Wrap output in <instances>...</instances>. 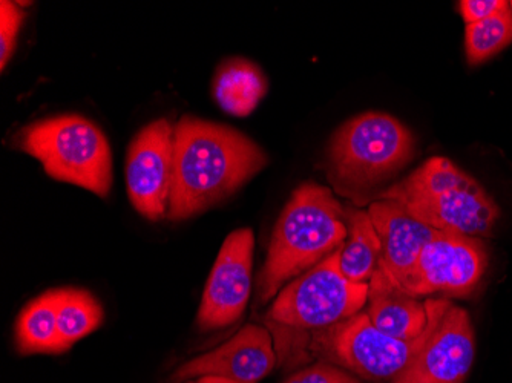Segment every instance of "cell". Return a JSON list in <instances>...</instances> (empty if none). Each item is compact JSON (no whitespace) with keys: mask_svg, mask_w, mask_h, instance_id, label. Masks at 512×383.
Here are the masks:
<instances>
[{"mask_svg":"<svg viewBox=\"0 0 512 383\" xmlns=\"http://www.w3.org/2000/svg\"><path fill=\"white\" fill-rule=\"evenodd\" d=\"M255 236L250 229L230 233L207 279L197 324L203 331L220 330L243 316L252 292Z\"/></svg>","mask_w":512,"mask_h":383,"instance_id":"obj_11","label":"cell"},{"mask_svg":"<svg viewBox=\"0 0 512 383\" xmlns=\"http://www.w3.org/2000/svg\"><path fill=\"white\" fill-rule=\"evenodd\" d=\"M339 249L276 295L266 322L278 361L292 364L307 336L358 315L367 305L368 282L348 281L342 275Z\"/></svg>","mask_w":512,"mask_h":383,"instance_id":"obj_4","label":"cell"},{"mask_svg":"<svg viewBox=\"0 0 512 383\" xmlns=\"http://www.w3.org/2000/svg\"><path fill=\"white\" fill-rule=\"evenodd\" d=\"M414 137L398 118L365 112L333 134L327 149V175L336 192L356 204L398 174L413 158Z\"/></svg>","mask_w":512,"mask_h":383,"instance_id":"obj_5","label":"cell"},{"mask_svg":"<svg viewBox=\"0 0 512 383\" xmlns=\"http://www.w3.org/2000/svg\"><path fill=\"white\" fill-rule=\"evenodd\" d=\"M16 143L54 180L83 187L100 198L111 192V148L105 134L86 118L60 115L31 123L16 135Z\"/></svg>","mask_w":512,"mask_h":383,"instance_id":"obj_6","label":"cell"},{"mask_svg":"<svg viewBox=\"0 0 512 383\" xmlns=\"http://www.w3.org/2000/svg\"><path fill=\"white\" fill-rule=\"evenodd\" d=\"M347 235L345 207L332 189L310 181L301 184L273 229L266 262L258 276L261 304L278 295L286 282L329 258Z\"/></svg>","mask_w":512,"mask_h":383,"instance_id":"obj_2","label":"cell"},{"mask_svg":"<svg viewBox=\"0 0 512 383\" xmlns=\"http://www.w3.org/2000/svg\"><path fill=\"white\" fill-rule=\"evenodd\" d=\"M174 171V128L166 118L135 135L126 157V184L132 206L151 221L168 217Z\"/></svg>","mask_w":512,"mask_h":383,"instance_id":"obj_10","label":"cell"},{"mask_svg":"<svg viewBox=\"0 0 512 383\" xmlns=\"http://www.w3.org/2000/svg\"><path fill=\"white\" fill-rule=\"evenodd\" d=\"M509 8L511 5L506 0H463V2H459L460 16L467 25L496 16Z\"/></svg>","mask_w":512,"mask_h":383,"instance_id":"obj_22","label":"cell"},{"mask_svg":"<svg viewBox=\"0 0 512 383\" xmlns=\"http://www.w3.org/2000/svg\"><path fill=\"white\" fill-rule=\"evenodd\" d=\"M368 213L381 239V264L399 284L404 285L422 250L439 232L411 217L396 201H373L368 206Z\"/></svg>","mask_w":512,"mask_h":383,"instance_id":"obj_13","label":"cell"},{"mask_svg":"<svg viewBox=\"0 0 512 383\" xmlns=\"http://www.w3.org/2000/svg\"><path fill=\"white\" fill-rule=\"evenodd\" d=\"M396 201L411 217L437 232L485 238L491 235L500 209L479 181L453 161L433 157L407 178L375 198Z\"/></svg>","mask_w":512,"mask_h":383,"instance_id":"obj_3","label":"cell"},{"mask_svg":"<svg viewBox=\"0 0 512 383\" xmlns=\"http://www.w3.org/2000/svg\"><path fill=\"white\" fill-rule=\"evenodd\" d=\"M184 383H198V382H184Z\"/></svg>","mask_w":512,"mask_h":383,"instance_id":"obj_25","label":"cell"},{"mask_svg":"<svg viewBox=\"0 0 512 383\" xmlns=\"http://www.w3.org/2000/svg\"><path fill=\"white\" fill-rule=\"evenodd\" d=\"M198 383H240L235 382V380L230 379H224V377H201V379H198Z\"/></svg>","mask_w":512,"mask_h":383,"instance_id":"obj_23","label":"cell"},{"mask_svg":"<svg viewBox=\"0 0 512 383\" xmlns=\"http://www.w3.org/2000/svg\"><path fill=\"white\" fill-rule=\"evenodd\" d=\"M22 8L16 2L4 0L0 4V68L4 71L13 57L17 36L23 22Z\"/></svg>","mask_w":512,"mask_h":383,"instance_id":"obj_20","label":"cell"},{"mask_svg":"<svg viewBox=\"0 0 512 383\" xmlns=\"http://www.w3.org/2000/svg\"><path fill=\"white\" fill-rule=\"evenodd\" d=\"M59 295V336L69 350L102 325L103 308L91 293L82 289H57Z\"/></svg>","mask_w":512,"mask_h":383,"instance_id":"obj_18","label":"cell"},{"mask_svg":"<svg viewBox=\"0 0 512 383\" xmlns=\"http://www.w3.org/2000/svg\"><path fill=\"white\" fill-rule=\"evenodd\" d=\"M431 331L424 347L390 383H465L476 359V334L465 308L427 299Z\"/></svg>","mask_w":512,"mask_h":383,"instance_id":"obj_8","label":"cell"},{"mask_svg":"<svg viewBox=\"0 0 512 383\" xmlns=\"http://www.w3.org/2000/svg\"><path fill=\"white\" fill-rule=\"evenodd\" d=\"M16 344L22 354L63 353L59 336V295L43 293L20 311L16 322Z\"/></svg>","mask_w":512,"mask_h":383,"instance_id":"obj_16","label":"cell"},{"mask_svg":"<svg viewBox=\"0 0 512 383\" xmlns=\"http://www.w3.org/2000/svg\"><path fill=\"white\" fill-rule=\"evenodd\" d=\"M281 383H362L359 377L352 373L327 364V362H316L310 367L296 371L292 376L287 377Z\"/></svg>","mask_w":512,"mask_h":383,"instance_id":"obj_21","label":"cell"},{"mask_svg":"<svg viewBox=\"0 0 512 383\" xmlns=\"http://www.w3.org/2000/svg\"><path fill=\"white\" fill-rule=\"evenodd\" d=\"M214 91L215 99L224 111L247 117L266 95V77L247 60H229L218 69Z\"/></svg>","mask_w":512,"mask_h":383,"instance_id":"obj_17","label":"cell"},{"mask_svg":"<svg viewBox=\"0 0 512 383\" xmlns=\"http://www.w3.org/2000/svg\"><path fill=\"white\" fill-rule=\"evenodd\" d=\"M267 155L247 135L200 118L174 128V171L168 218L188 220L235 194L267 166Z\"/></svg>","mask_w":512,"mask_h":383,"instance_id":"obj_1","label":"cell"},{"mask_svg":"<svg viewBox=\"0 0 512 383\" xmlns=\"http://www.w3.org/2000/svg\"><path fill=\"white\" fill-rule=\"evenodd\" d=\"M278 362L275 341L269 328L249 324L234 338L209 353L181 365L171 383H184L201 377H224L240 383H258L269 376Z\"/></svg>","mask_w":512,"mask_h":383,"instance_id":"obj_12","label":"cell"},{"mask_svg":"<svg viewBox=\"0 0 512 383\" xmlns=\"http://www.w3.org/2000/svg\"><path fill=\"white\" fill-rule=\"evenodd\" d=\"M365 313L376 328L402 341L419 338L428 327L427 299L408 293L382 264L368 281Z\"/></svg>","mask_w":512,"mask_h":383,"instance_id":"obj_14","label":"cell"},{"mask_svg":"<svg viewBox=\"0 0 512 383\" xmlns=\"http://www.w3.org/2000/svg\"><path fill=\"white\" fill-rule=\"evenodd\" d=\"M348 235L339 249V269L352 282H368L381 264L382 246L368 210L345 207Z\"/></svg>","mask_w":512,"mask_h":383,"instance_id":"obj_15","label":"cell"},{"mask_svg":"<svg viewBox=\"0 0 512 383\" xmlns=\"http://www.w3.org/2000/svg\"><path fill=\"white\" fill-rule=\"evenodd\" d=\"M431 321L419 338L411 341L393 338L373 325L365 311L304 339L293 361L316 359L336 365L365 380H393L413 361L430 336ZM292 365V364H290Z\"/></svg>","mask_w":512,"mask_h":383,"instance_id":"obj_7","label":"cell"},{"mask_svg":"<svg viewBox=\"0 0 512 383\" xmlns=\"http://www.w3.org/2000/svg\"><path fill=\"white\" fill-rule=\"evenodd\" d=\"M509 5H511V10H512V2H509Z\"/></svg>","mask_w":512,"mask_h":383,"instance_id":"obj_24","label":"cell"},{"mask_svg":"<svg viewBox=\"0 0 512 383\" xmlns=\"http://www.w3.org/2000/svg\"><path fill=\"white\" fill-rule=\"evenodd\" d=\"M486 266L488 255L482 239L439 232L422 250L402 287L417 298L434 293L463 298L476 290Z\"/></svg>","mask_w":512,"mask_h":383,"instance_id":"obj_9","label":"cell"},{"mask_svg":"<svg viewBox=\"0 0 512 383\" xmlns=\"http://www.w3.org/2000/svg\"><path fill=\"white\" fill-rule=\"evenodd\" d=\"M511 43V8L465 27V54L471 66L490 60Z\"/></svg>","mask_w":512,"mask_h":383,"instance_id":"obj_19","label":"cell"}]
</instances>
